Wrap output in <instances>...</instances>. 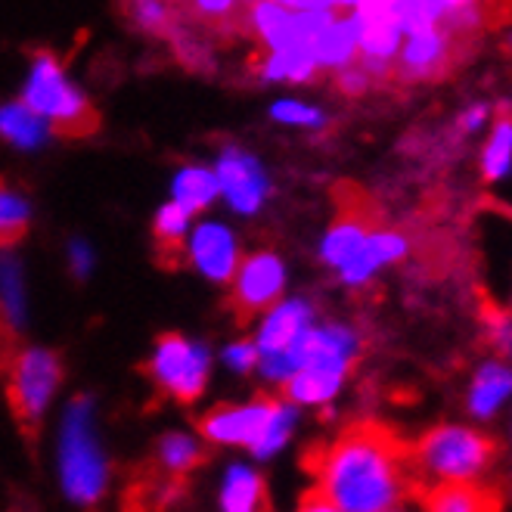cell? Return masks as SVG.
I'll return each instance as SVG.
<instances>
[{
  "mask_svg": "<svg viewBox=\"0 0 512 512\" xmlns=\"http://www.w3.org/2000/svg\"><path fill=\"white\" fill-rule=\"evenodd\" d=\"M317 488L342 512H388L413 488V454L379 423H357L317 454Z\"/></svg>",
  "mask_w": 512,
  "mask_h": 512,
  "instance_id": "cell-1",
  "label": "cell"
},
{
  "mask_svg": "<svg viewBox=\"0 0 512 512\" xmlns=\"http://www.w3.org/2000/svg\"><path fill=\"white\" fill-rule=\"evenodd\" d=\"M357 354V336L345 326H311L298 342L301 367L289 376L286 388L295 404H326L342 388Z\"/></svg>",
  "mask_w": 512,
  "mask_h": 512,
  "instance_id": "cell-2",
  "label": "cell"
},
{
  "mask_svg": "<svg viewBox=\"0 0 512 512\" xmlns=\"http://www.w3.org/2000/svg\"><path fill=\"white\" fill-rule=\"evenodd\" d=\"M22 103L44 115L50 128L66 137H87L97 131V112L63 75V66L53 53H38L32 72H28Z\"/></svg>",
  "mask_w": 512,
  "mask_h": 512,
  "instance_id": "cell-3",
  "label": "cell"
},
{
  "mask_svg": "<svg viewBox=\"0 0 512 512\" xmlns=\"http://www.w3.org/2000/svg\"><path fill=\"white\" fill-rule=\"evenodd\" d=\"M59 466H63V488L75 503H94L103 494L106 460L94 438V416H90L87 398L72 401V407L66 410Z\"/></svg>",
  "mask_w": 512,
  "mask_h": 512,
  "instance_id": "cell-4",
  "label": "cell"
},
{
  "mask_svg": "<svg viewBox=\"0 0 512 512\" xmlns=\"http://www.w3.org/2000/svg\"><path fill=\"white\" fill-rule=\"evenodd\" d=\"M494 457V447L485 435L463 426H441L416 447V463L429 475L444 481H469Z\"/></svg>",
  "mask_w": 512,
  "mask_h": 512,
  "instance_id": "cell-5",
  "label": "cell"
},
{
  "mask_svg": "<svg viewBox=\"0 0 512 512\" xmlns=\"http://www.w3.org/2000/svg\"><path fill=\"white\" fill-rule=\"evenodd\" d=\"M59 385V360L44 348H22L10 364V401L16 416L32 426L47 410Z\"/></svg>",
  "mask_w": 512,
  "mask_h": 512,
  "instance_id": "cell-6",
  "label": "cell"
},
{
  "mask_svg": "<svg viewBox=\"0 0 512 512\" xmlns=\"http://www.w3.org/2000/svg\"><path fill=\"white\" fill-rule=\"evenodd\" d=\"M149 373L177 401H193L202 395L208 379V351L190 339L165 336L149 360Z\"/></svg>",
  "mask_w": 512,
  "mask_h": 512,
  "instance_id": "cell-7",
  "label": "cell"
},
{
  "mask_svg": "<svg viewBox=\"0 0 512 512\" xmlns=\"http://www.w3.org/2000/svg\"><path fill=\"white\" fill-rule=\"evenodd\" d=\"M286 286V267L274 252H252L239 261L233 274V308L239 320H249L274 308Z\"/></svg>",
  "mask_w": 512,
  "mask_h": 512,
  "instance_id": "cell-8",
  "label": "cell"
},
{
  "mask_svg": "<svg viewBox=\"0 0 512 512\" xmlns=\"http://www.w3.org/2000/svg\"><path fill=\"white\" fill-rule=\"evenodd\" d=\"M457 44L460 41L441 25H429V28H419V32H410L401 47L395 75L401 81H435L454 69Z\"/></svg>",
  "mask_w": 512,
  "mask_h": 512,
  "instance_id": "cell-9",
  "label": "cell"
},
{
  "mask_svg": "<svg viewBox=\"0 0 512 512\" xmlns=\"http://www.w3.org/2000/svg\"><path fill=\"white\" fill-rule=\"evenodd\" d=\"M311 329V305L305 301H283L264 317V326L258 333V351H261V370L274 379L283 357L298 345V339Z\"/></svg>",
  "mask_w": 512,
  "mask_h": 512,
  "instance_id": "cell-10",
  "label": "cell"
},
{
  "mask_svg": "<svg viewBox=\"0 0 512 512\" xmlns=\"http://www.w3.org/2000/svg\"><path fill=\"white\" fill-rule=\"evenodd\" d=\"M280 404L277 401H252L243 407H221L208 419H202L205 438H212L218 444H246L258 447L261 438L267 435L270 423H274Z\"/></svg>",
  "mask_w": 512,
  "mask_h": 512,
  "instance_id": "cell-11",
  "label": "cell"
},
{
  "mask_svg": "<svg viewBox=\"0 0 512 512\" xmlns=\"http://www.w3.org/2000/svg\"><path fill=\"white\" fill-rule=\"evenodd\" d=\"M373 227H376V215H373L370 202L364 196H342L339 218L333 221V227H329V233L323 239V249H320L323 261L342 270L360 252V246L367 243Z\"/></svg>",
  "mask_w": 512,
  "mask_h": 512,
  "instance_id": "cell-12",
  "label": "cell"
},
{
  "mask_svg": "<svg viewBox=\"0 0 512 512\" xmlns=\"http://www.w3.org/2000/svg\"><path fill=\"white\" fill-rule=\"evenodd\" d=\"M218 180H221V193L227 196V202L236 208V212L252 215L258 212V205L264 202L267 193V180L261 165L246 156L243 149H224L218 159Z\"/></svg>",
  "mask_w": 512,
  "mask_h": 512,
  "instance_id": "cell-13",
  "label": "cell"
},
{
  "mask_svg": "<svg viewBox=\"0 0 512 512\" xmlns=\"http://www.w3.org/2000/svg\"><path fill=\"white\" fill-rule=\"evenodd\" d=\"M190 258L215 283H227L239 267L236 239L224 224H199L190 239Z\"/></svg>",
  "mask_w": 512,
  "mask_h": 512,
  "instance_id": "cell-14",
  "label": "cell"
},
{
  "mask_svg": "<svg viewBox=\"0 0 512 512\" xmlns=\"http://www.w3.org/2000/svg\"><path fill=\"white\" fill-rule=\"evenodd\" d=\"M360 35H364V19H360V13L329 19L311 44L317 63L323 69H336V72L351 66L360 53Z\"/></svg>",
  "mask_w": 512,
  "mask_h": 512,
  "instance_id": "cell-15",
  "label": "cell"
},
{
  "mask_svg": "<svg viewBox=\"0 0 512 512\" xmlns=\"http://www.w3.org/2000/svg\"><path fill=\"white\" fill-rule=\"evenodd\" d=\"M407 239L401 233H391V230H373L367 236V243L360 246V252L342 267V280L348 286H357L370 280L382 264H391V261H401L407 255Z\"/></svg>",
  "mask_w": 512,
  "mask_h": 512,
  "instance_id": "cell-16",
  "label": "cell"
},
{
  "mask_svg": "<svg viewBox=\"0 0 512 512\" xmlns=\"http://www.w3.org/2000/svg\"><path fill=\"white\" fill-rule=\"evenodd\" d=\"M426 512H500V497L469 481H444L423 497Z\"/></svg>",
  "mask_w": 512,
  "mask_h": 512,
  "instance_id": "cell-17",
  "label": "cell"
},
{
  "mask_svg": "<svg viewBox=\"0 0 512 512\" xmlns=\"http://www.w3.org/2000/svg\"><path fill=\"white\" fill-rule=\"evenodd\" d=\"M187 227H190V212L180 202H168V205L159 208L153 230H156V246L162 252V261L168 267L180 264V261L190 255Z\"/></svg>",
  "mask_w": 512,
  "mask_h": 512,
  "instance_id": "cell-18",
  "label": "cell"
},
{
  "mask_svg": "<svg viewBox=\"0 0 512 512\" xmlns=\"http://www.w3.org/2000/svg\"><path fill=\"white\" fill-rule=\"evenodd\" d=\"M171 193H174V202L184 205L190 215H199V212H205V208L221 196L218 171H208L202 165H187L184 171L174 177Z\"/></svg>",
  "mask_w": 512,
  "mask_h": 512,
  "instance_id": "cell-19",
  "label": "cell"
},
{
  "mask_svg": "<svg viewBox=\"0 0 512 512\" xmlns=\"http://www.w3.org/2000/svg\"><path fill=\"white\" fill-rule=\"evenodd\" d=\"M509 395H512V370L503 364H485L472 382L469 410L475 416H491Z\"/></svg>",
  "mask_w": 512,
  "mask_h": 512,
  "instance_id": "cell-20",
  "label": "cell"
},
{
  "mask_svg": "<svg viewBox=\"0 0 512 512\" xmlns=\"http://www.w3.org/2000/svg\"><path fill=\"white\" fill-rule=\"evenodd\" d=\"M323 69L314 56V47H289V50H270V56L261 63V75L274 81H311Z\"/></svg>",
  "mask_w": 512,
  "mask_h": 512,
  "instance_id": "cell-21",
  "label": "cell"
},
{
  "mask_svg": "<svg viewBox=\"0 0 512 512\" xmlns=\"http://www.w3.org/2000/svg\"><path fill=\"white\" fill-rule=\"evenodd\" d=\"M264 485L249 466H233L221 488V509L224 512H261Z\"/></svg>",
  "mask_w": 512,
  "mask_h": 512,
  "instance_id": "cell-22",
  "label": "cell"
},
{
  "mask_svg": "<svg viewBox=\"0 0 512 512\" xmlns=\"http://www.w3.org/2000/svg\"><path fill=\"white\" fill-rule=\"evenodd\" d=\"M47 125L50 122H44V115H38L32 106H25L22 100L4 106V115H0V128H4V137L10 143H16V146H25V149L44 143Z\"/></svg>",
  "mask_w": 512,
  "mask_h": 512,
  "instance_id": "cell-23",
  "label": "cell"
},
{
  "mask_svg": "<svg viewBox=\"0 0 512 512\" xmlns=\"http://www.w3.org/2000/svg\"><path fill=\"white\" fill-rule=\"evenodd\" d=\"M125 13L131 16L134 25H140L149 35L174 38L177 32V16L168 0H125Z\"/></svg>",
  "mask_w": 512,
  "mask_h": 512,
  "instance_id": "cell-24",
  "label": "cell"
},
{
  "mask_svg": "<svg viewBox=\"0 0 512 512\" xmlns=\"http://www.w3.org/2000/svg\"><path fill=\"white\" fill-rule=\"evenodd\" d=\"M512 165V118L500 115L488 137V149L481 156V174L485 180H500Z\"/></svg>",
  "mask_w": 512,
  "mask_h": 512,
  "instance_id": "cell-25",
  "label": "cell"
},
{
  "mask_svg": "<svg viewBox=\"0 0 512 512\" xmlns=\"http://www.w3.org/2000/svg\"><path fill=\"white\" fill-rule=\"evenodd\" d=\"M187 7H190V16L196 22L215 25V28L233 25L236 32H246V28H243L246 13H239L236 0H187Z\"/></svg>",
  "mask_w": 512,
  "mask_h": 512,
  "instance_id": "cell-26",
  "label": "cell"
},
{
  "mask_svg": "<svg viewBox=\"0 0 512 512\" xmlns=\"http://www.w3.org/2000/svg\"><path fill=\"white\" fill-rule=\"evenodd\" d=\"M28 205L19 193L4 190V199H0V230H4V246H13L25 236L28 230Z\"/></svg>",
  "mask_w": 512,
  "mask_h": 512,
  "instance_id": "cell-27",
  "label": "cell"
},
{
  "mask_svg": "<svg viewBox=\"0 0 512 512\" xmlns=\"http://www.w3.org/2000/svg\"><path fill=\"white\" fill-rule=\"evenodd\" d=\"M159 457H162L165 469H171V472H187L199 460V447L187 435H168L162 441V447H159Z\"/></svg>",
  "mask_w": 512,
  "mask_h": 512,
  "instance_id": "cell-28",
  "label": "cell"
},
{
  "mask_svg": "<svg viewBox=\"0 0 512 512\" xmlns=\"http://www.w3.org/2000/svg\"><path fill=\"white\" fill-rule=\"evenodd\" d=\"M270 115H274L277 122H283V125H305V128H314V125H320V122H323L320 109H311V106L295 103V100H283V103H277L274 109H270Z\"/></svg>",
  "mask_w": 512,
  "mask_h": 512,
  "instance_id": "cell-29",
  "label": "cell"
},
{
  "mask_svg": "<svg viewBox=\"0 0 512 512\" xmlns=\"http://www.w3.org/2000/svg\"><path fill=\"white\" fill-rule=\"evenodd\" d=\"M370 72L364 69V66H345V69H339V75H336V84H339V90L345 97H360L364 90L370 87Z\"/></svg>",
  "mask_w": 512,
  "mask_h": 512,
  "instance_id": "cell-30",
  "label": "cell"
},
{
  "mask_svg": "<svg viewBox=\"0 0 512 512\" xmlns=\"http://www.w3.org/2000/svg\"><path fill=\"white\" fill-rule=\"evenodd\" d=\"M224 360L233 367V370H252L255 364H261V351L258 345H246V342H239V345H230Z\"/></svg>",
  "mask_w": 512,
  "mask_h": 512,
  "instance_id": "cell-31",
  "label": "cell"
},
{
  "mask_svg": "<svg viewBox=\"0 0 512 512\" xmlns=\"http://www.w3.org/2000/svg\"><path fill=\"white\" fill-rule=\"evenodd\" d=\"M491 329H494V342L512 354V320L509 317H494L491 320Z\"/></svg>",
  "mask_w": 512,
  "mask_h": 512,
  "instance_id": "cell-32",
  "label": "cell"
},
{
  "mask_svg": "<svg viewBox=\"0 0 512 512\" xmlns=\"http://www.w3.org/2000/svg\"><path fill=\"white\" fill-rule=\"evenodd\" d=\"M298 512H342V509H339L336 503H329L320 491H311L305 500H301Z\"/></svg>",
  "mask_w": 512,
  "mask_h": 512,
  "instance_id": "cell-33",
  "label": "cell"
},
{
  "mask_svg": "<svg viewBox=\"0 0 512 512\" xmlns=\"http://www.w3.org/2000/svg\"><path fill=\"white\" fill-rule=\"evenodd\" d=\"M395 7H398V0H360L357 13L360 16H376V13H388V10H395Z\"/></svg>",
  "mask_w": 512,
  "mask_h": 512,
  "instance_id": "cell-34",
  "label": "cell"
},
{
  "mask_svg": "<svg viewBox=\"0 0 512 512\" xmlns=\"http://www.w3.org/2000/svg\"><path fill=\"white\" fill-rule=\"evenodd\" d=\"M488 118V106H475V109H469L463 118H460V128H466V131H475L481 122Z\"/></svg>",
  "mask_w": 512,
  "mask_h": 512,
  "instance_id": "cell-35",
  "label": "cell"
},
{
  "mask_svg": "<svg viewBox=\"0 0 512 512\" xmlns=\"http://www.w3.org/2000/svg\"><path fill=\"white\" fill-rule=\"evenodd\" d=\"M72 261H75V267H78V274H84L87 264H90V252H87L84 246H75V249H72Z\"/></svg>",
  "mask_w": 512,
  "mask_h": 512,
  "instance_id": "cell-36",
  "label": "cell"
},
{
  "mask_svg": "<svg viewBox=\"0 0 512 512\" xmlns=\"http://www.w3.org/2000/svg\"><path fill=\"white\" fill-rule=\"evenodd\" d=\"M388 512H401V509H388Z\"/></svg>",
  "mask_w": 512,
  "mask_h": 512,
  "instance_id": "cell-37",
  "label": "cell"
},
{
  "mask_svg": "<svg viewBox=\"0 0 512 512\" xmlns=\"http://www.w3.org/2000/svg\"><path fill=\"white\" fill-rule=\"evenodd\" d=\"M509 41H512V38H509Z\"/></svg>",
  "mask_w": 512,
  "mask_h": 512,
  "instance_id": "cell-38",
  "label": "cell"
}]
</instances>
